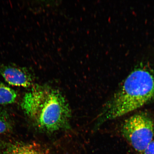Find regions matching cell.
Here are the masks:
<instances>
[{"label":"cell","mask_w":154,"mask_h":154,"mask_svg":"<svg viewBox=\"0 0 154 154\" xmlns=\"http://www.w3.org/2000/svg\"><path fill=\"white\" fill-rule=\"evenodd\" d=\"M154 100V70L141 65L132 71L106 103L97 126L123 116Z\"/></svg>","instance_id":"obj_2"},{"label":"cell","mask_w":154,"mask_h":154,"mask_svg":"<svg viewBox=\"0 0 154 154\" xmlns=\"http://www.w3.org/2000/svg\"><path fill=\"white\" fill-rule=\"evenodd\" d=\"M143 154H154V139L146 148Z\"/></svg>","instance_id":"obj_8"},{"label":"cell","mask_w":154,"mask_h":154,"mask_svg":"<svg viewBox=\"0 0 154 154\" xmlns=\"http://www.w3.org/2000/svg\"><path fill=\"white\" fill-rule=\"evenodd\" d=\"M0 154H43L37 144L30 143L12 142L6 143L1 146Z\"/></svg>","instance_id":"obj_5"},{"label":"cell","mask_w":154,"mask_h":154,"mask_svg":"<svg viewBox=\"0 0 154 154\" xmlns=\"http://www.w3.org/2000/svg\"><path fill=\"white\" fill-rule=\"evenodd\" d=\"M11 118L6 112L0 109V135L9 132L12 128Z\"/></svg>","instance_id":"obj_7"},{"label":"cell","mask_w":154,"mask_h":154,"mask_svg":"<svg viewBox=\"0 0 154 154\" xmlns=\"http://www.w3.org/2000/svg\"><path fill=\"white\" fill-rule=\"evenodd\" d=\"M0 74L11 85L28 88L33 85L34 77L32 70L14 63H0Z\"/></svg>","instance_id":"obj_4"},{"label":"cell","mask_w":154,"mask_h":154,"mask_svg":"<svg viewBox=\"0 0 154 154\" xmlns=\"http://www.w3.org/2000/svg\"><path fill=\"white\" fill-rule=\"evenodd\" d=\"M124 137L140 154L154 139V122L145 114H137L125 120L121 128Z\"/></svg>","instance_id":"obj_3"},{"label":"cell","mask_w":154,"mask_h":154,"mask_svg":"<svg viewBox=\"0 0 154 154\" xmlns=\"http://www.w3.org/2000/svg\"><path fill=\"white\" fill-rule=\"evenodd\" d=\"M17 97V92L14 90L0 81V105L13 103Z\"/></svg>","instance_id":"obj_6"},{"label":"cell","mask_w":154,"mask_h":154,"mask_svg":"<svg viewBox=\"0 0 154 154\" xmlns=\"http://www.w3.org/2000/svg\"><path fill=\"white\" fill-rule=\"evenodd\" d=\"M21 105L29 120L41 131L51 133L70 128L69 104L60 91L51 86H33L25 95Z\"/></svg>","instance_id":"obj_1"}]
</instances>
